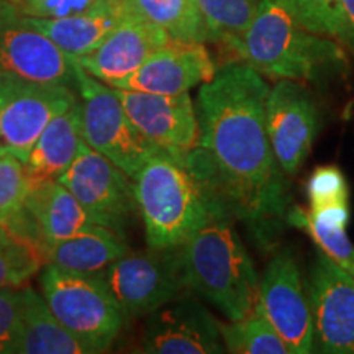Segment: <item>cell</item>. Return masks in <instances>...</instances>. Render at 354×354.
Listing matches in <instances>:
<instances>
[{"instance_id":"cell-1","label":"cell","mask_w":354,"mask_h":354,"mask_svg":"<svg viewBox=\"0 0 354 354\" xmlns=\"http://www.w3.org/2000/svg\"><path fill=\"white\" fill-rule=\"evenodd\" d=\"M268 82L245 61H232L197 95L198 146L184 158L216 202L241 221L256 245H276L292 207L287 174L266 131Z\"/></svg>"},{"instance_id":"cell-2","label":"cell","mask_w":354,"mask_h":354,"mask_svg":"<svg viewBox=\"0 0 354 354\" xmlns=\"http://www.w3.org/2000/svg\"><path fill=\"white\" fill-rule=\"evenodd\" d=\"M233 53L272 81H331L346 73L348 66L342 44L300 25L281 0H261L253 24Z\"/></svg>"},{"instance_id":"cell-3","label":"cell","mask_w":354,"mask_h":354,"mask_svg":"<svg viewBox=\"0 0 354 354\" xmlns=\"http://www.w3.org/2000/svg\"><path fill=\"white\" fill-rule=\"evenodd\" d=\"M233 221L228 214L212 216L179 251L187 289L228 320H240L256 308L259 277Z\"/></svg>"},{"instance_id":"cell-4","label":"cell","mask_w":354,"mask_h":354,"mask_svg":"<svg viewBox=\"0 0 354 354\" xmlns=\"http://www.w3.org/2000/svg\"><path fill=\"white\" fill-rule=\"evenodd\" d=\"M133 183L149 248L183 246L212 216L228 214L184 159L169 153L159 151L149 158Z\"/></svg>"},{"instance_id":"cell-5","label":"cell","mask_w":354,"mask_h":354,"mask_svg":"<svg viewBox=\"0 0 354 354\" xmlns=\"http://www.w3.org/2000/svg\"><path fill=\"white\" fill-rule=\"evenodd\" d=\"M39 286L55 317L91 354L112 346L127 318L102 272L66 271L44 264Z\"/></svg>"},{"instance_id":"cell-6","label":"cell","mask_w":354,"mask_h":354,"mask_svg":"<svg viewBox=\"0 0 354 354\" xmlns=\"http://www.w3.org/2000/svg\"><path fill=\"white\" fill-rule=\"evenodd\" d=\"M76 88L82 140L133 179L141 166L161 149L136 130L115 88L92 77L77 63Z\"/></svg>"},{"instance_id":"cell-7","label":"cell","mask_w":354,"mask_h":354,"mask_svg":"<svg viewBox=\"0 0 354 354\" xmlns=\"http://www.w3.org/2000/svg\"><path fill=\"white\" fill-rule=\"evenodd\" d=\"M100 272L127 320L148 317L187 290L179 248L128 251Z\"/></svg>"},{"instance_id":"cell-8","label":"cell","mask_w":354,"mask_h":354,"mask_svg":"<svg viewBox=\"0 0 354 354\" xmlns=\"http://www.w3.org/2000/svg\"><path fill=\"white\" fill-rule=\"evenodd\" d=\"M57 183L74 194L94 223L125 234L138 209L135 183L107 156L82 140L76 158Z\"/></svg>"},{"instance_id":"cell-9","label":"cell","mask_w":354,"mask_h":354,"mask_svg":"<svg viewBox=\"0 0 354 354\" xmlns=\"http://www.w3.org/2000/svg\"><path fill=\"white\" fill-rule=\"evenodd\" d=\"M76 102L73 87L0 77V153L25 162L48 123Z\"/></svg>"},{"instance_id":"cell-10","label":"cell","mask_w":354,"mask_h":354,"mask_svg":"<svg viewBox=\"0 0 354 354\" xmlns=\"http://www.w3.org/2000/svg\"><path fill=\"white\" fill-rule=\"evenodd\" d=\"M0 77L76 87V61L0 0Z\"/></svg>"},{"instance_id":"cell-11","label":"cell","mask_w":354,"mask_h":354,"mask_svg":"<svg viewBox=\"0 0 354 354\" xmlns=\"http://www.w3.org/2000/svg\"><path fill=\"white\" fill-rule=\"evenodd\" d=\"M258 307L281 335L290 354L315 353L308 292L289 250H281L266 264L259 279Z\"/></svg>"},{"instance_id":"cell-12","label":"cell","mask_w":354,"mask_h":354,"mask_svg":"<svg viewBox=\"0 0 354 354\" xmlns=\"http://www.w3.org/2000/svg\"><path fill=\"white\" fill-rule=\"evenodd\" d=\"M320 110L304 82L281 79L269 88L266 99V131L272 151L287 176H294L312 153Z\"/></svg>"},{"instance_id":"cell-13","label":"cell","mask_w":354,"mask_h":354,"mask_svg":"<svg viewBox=\"0 0 354 354\" xmlns=\"http://www.w3.org/2000/svg\"><path fill=\"white\" fill-rule=\"evenodd\" d=\"M307 292L315 353L354 354V277L320 251Z\"/></svg>"},{"instance_id":"cell-14","label":"cell","mask_w":354,"mask_h":354,"mask_svg":"<svg viewBox=\"0 0 354 354\" xmlns=\"http://www.w3.org/2000/svg\"><path fill=\"white\" fill-rule=\"evenodd\" d=\"M143 351L151 354L225 353L220 323L192 290L154 310L146 318Z\"/></svg>"},{"instance_id":"cell-15","label":"cell","mask_w":354,"mask_h":354,"mask_svg":"<svg viewBox=\"0 0 354 354\" xmlns=\"http://www.w3.org/2000/svg\"><path fill=\"white\" fill-rule=\"evenodd\" d=\"M113 88L136 130L161 151L184 159L197 148L201 130L196 105L189 92L159 95Z\"/></svg>"},{"instance_id":"cell-16","label":"cell","mask_w":354,"mask_h":354,"mask_svg":"<svg viewBox=\"0 0 354 354\" xmlns=\"http://www.w3.org/2000/svg\"><path fill=\"white\" fill-rule=\"evenodd\" d=\"M169 37L133 7L94 51L77 57L76 63L110 87L131 76Z\"/></svg>"},{"instance_id":"cell-17","label":"cell","mask_w":354,"mask_h":354,"mask_svg":"<svg viewBox=\"0 0 354 354\" xmlns=\"http://www.w3.org/2000/svg\"><path fill=\"white\" fill-rule=\"evenodd\" d=\"M216 64L205 43L169 39L158 48L117 88L159 95H179L214 79Z\"/></svg>"},{"instance_id":"cell-18","label":"cell","mask_w":354,"mask_h":354,"mask_svg":"<svg viewBox=\"0 0 354 354\" xmlns=\"http://www.w3.org/2000/svg\"><path fill=\"white\" fill-rule=\"evenodd\" d=\"M131 7L133 0H99L94 7L77 15L63 19L25 15V20L50 38L66 55L77 59L94 51Z\"/></svg>"},{"instance_id":"cell-19","label":"cell","mask_w":354,"mask_h":354,"mask_svg":"<svg viewBox=\"0 0 354 354\" xmlns=\"http://www.w3.org/2000/svg\"><path fill=\"white\" fill-rule=\"evenodd\" d=\"M81 141V107L77 100L48 123L24 162L30 190L59 179L76 158Z\"/></svg>"},{"instance_id":"cell-20","label":"cell","mask_w":354,"mask_h":354,"mask_svg":"<svg viewBox=\"0 0 354 354\" xmlns=\"http://www.w3.org/2000/svg\"><path fill=\"white\" fill-rule=\"evenodd\" d=\"M25 209L38 225L46 250L94 223L74 194L57 180L30 190Z\"/></svg>"},{"instance_id":"cell-21","label":"cell","mask_w":354,"mask_h":354,"mask_svg":"<svg viewBox=\"0 0 354 354\" xmlns=\"http://www.w3.org/2000/svg\"><path fill=\"white\" fill-rule=\"evenodd\" d=\"M21 354H88L91 351L55 317L43 294L21 289Z\"/></svg>"},{"instance_id":"cell-22","label":"cell","mask_w":354,"mask_h":354,"mask_svg":"<svg viewBox=\"0 0 354 354\" xmlns=\"http://www.w3.org/2000/svg\"><path fill=\"white\" fill-rule=\"evenodd\" d=\"M128 251L125 234L92 223L84 232L51 246L46 259L48 264L66 271L100 272Z\"/></svg>"},{"instance_id":"cell-23","label":"cell","mask_w":354,"mask_h":354,"mask_svg":"<svg viewBox=\"0 0 354 354\" xmlns=\"http://www.w3.org/2000/svg\"><path fill=\"white\" fill-rule=\"evenodd\" d=\"M140 13L177 41L209 43L197 0H133Z\"/></svg>"},{"instance_id":"cell-24","label":"cell","mask_w":354,"mask_h":354,"mask_svg":"<svg viewBox=\"0 0 354 354\" xmlns=\"http://www.w3.org/2000/svg\"><path fill=\"white\" fill-rule=\"evenodd\" d=\"M308 212L313 218L333 228H346L349 221V187L338 166H320L307 183Z\"/></svg>"},{"instance_id":"cell-25","label":"cell","mask_w":354,"mask_h":354,"mask_svg":"<svg viewBox=\"0 0 354 354\" xmlns=\"http://www.w3.org/2000/svg\"><path fill=\"white\" fill-rule=\"evenodd\" d=\"M225 351L233 354H290L281 335L264 317L258 305L250 315L240 320L220 323Z\"/></svg>"},{"instance_id":"cell-26","label":"cell","mask_w":354,"mask_h":354,"mask_svg":"<svg viewBox=\"0 0 354 354\" xmlns=\"http://www.w3.org/2000/svg\"><path fill=\"white\" fill-rule=\"evenodd\" d=\"M209 43L232 50L253 24L261 0H197Z\"/></svg>"},{"instance_id":"cell-27","label":"cell","mask_w":354,"mask_h":354,"mask_svg":"<svg viewBox=\"0 0 354 354\" xmlns=\"http://www.w3.org/2000/svg\"><path fill=\"white\" fill-rule=\"evenodd\" d=\"M44 264L46 253L0 225V289L21 287Z\"/></svg>"},{"instance_id":"cell-28","label":"cell","mask_w":354,"mask_h":354,"mask_svg":"<svg viewBox=\"0 0 354 354\" xmlns=\"http://www.w3.org/2000/svg\"><path fill=\"white\" fill-rule=\"evenodd\" d=\"M287 225L307 233L322 253L354 277V245L349 240L346 228H333L310 215L307 209L292 205L287 214Z\"/></svg>"},{"instance_id":"cell-29","label":"cell","mask_w":354,"mask_h":354,"mask_svg":"<svg viewBox=\"0 0 354 354\" xmlns=\"http://www.w3.org/2000/svg\"><path fill=\"white\" fill-rule=\"evenodd\" d=\"M28 192L24 162L10 153H0V225L24 209Z\"/></svg>"},{"instance_id":"cell-30","label":"cell","mask_w":354,"mask_h":354,"mask_svg":"<svg viewBox=\"0 0 354 354\" xmlns=\"http://www.w3.org/2000/svg\"><path fill=\"white\" fill-rule=\"evenodd\" d=\"M21 289H0V354L19 353L21 330Z\"/></svg>"},{"instance_id":"cell-31","label":"cell","mask_w":354,"mask_h":354,"mask_svg":"<svg viewBox=\"0 0 354 354\" xmlns=\"http://www.w3.org/2000/svg\"><path fill=\"white\" fill-rule=\"evenodd\" d=\"M299 24L310 32L331 37L338 0H281Z\"/></svg>"},{"instance_id":"cell-32","label":"cell","mask_w":354,"mask_h":354,"mask_svg":"<svg viewBox=\"0 0 354 354\" xmlns=\"http://www.w3.org/2000/svg\"><path fill=\"white\" fill-rule=\"evenodd\" d=\"M97 2L99 0H21L19 8L26 17L63 19L86 12Z\"/></svg>"},{"instance_id":"cell-33","label":"cell","mask_w":354,"mask_h":354,"mask_svg":"<svg viewBox=\"0 0 354 354\" xmlns=\"http://www.w3.org/2000/svg\"><path fill=\"white\" fill-rule=\"evenodd\" d=\"M331 38L354 55V0H338Z\"/></svg>"},{"instance_id":"cell-34","label":"cell","mask_w":354,"mask_h":354,"mask_svg":"<svg viewBox=\"0 0 354 354\" xmlns=\"http://www.w3.org/2000/svg\"><path fill=\"white\" fill-rule=\"evenodd\" d=\"M7 2H10V3H13V6H17V7H20V3H21V0H7Z\"/></svg>"}]
</instances>
